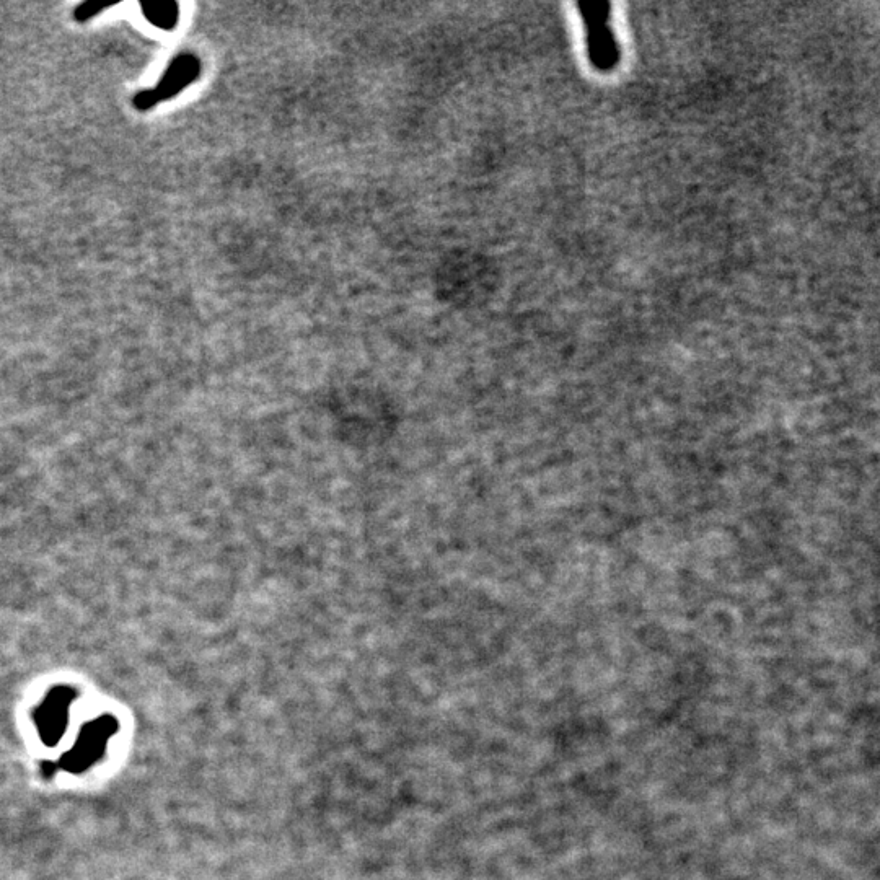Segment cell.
<instances>
[{
	"label": "cell",
	"instance_id": "6da1fadb",
	"mask_svg": "<svg viewBox=\"0 0 880 880\" xmlns=\"http://www.w3.org/2000/svg\"><path fill=\"white\" fill-rule=\"evenodd\" d=\"M119 731V722L111 714H103L100 718L92 719L80 729L79 737L75 740L67 752L54 762H44L41 765L44 778H53L58 773L69 775H82L97 765L105 755L108 742Z\"/></svg>",
	"mask_w": 880,
	"mask_h": 880
},
{
	"label": "cell",
	"instance_id": "7a4b0ae2",
	"mask_svg": "<svg viewBox=\"0 0 880 880\" xmlns=\"http://www.w3.org/2000/svg\"><path fill=\"white\" fill-rule=\"evenodd\" d=\"M77 690L67 685L51 688L33 713L36 731L46 747L54 748L66 734L69 713L77 700Z\"/></svg>",
	"mask_w": 880,
	"mask_h": 880
},
{
	"label": "cell",
	"instance_id": "3957f363",
	"mask_svg": "<svg viewBox=\"0 0 880 880\" xmlns=\"http://www.w3.org/2000/svg\"><path fill=\"white\" fill-rule=\"evenodd\" d=\"M582 15L589 30V53L599 69L608 71L618 61V48L610 25V5L607 2L581 4Z\"/></svg>",
	"mask_w": 880,
	"mask_h": 880
},
{
	"label": "cell",
	"instance_id": "277c9868",
	"mask_svg": "<svg viewBox=\"0 0 880 880\" xmlns=\"http://www.w3.org/2000/svg\"><path fill=\"white\" fill-rule=\"evenodd\" d=\"M199 72H201V64L193 54H181L178 58L173 59L172 64L168 66L167 72L163 74L157 87L152 90H144L134 97V106L139 111L150 110L157 103L165 102L175 97L178 93L196 80Z\"/></svg>",
	"mask_w": 880,
	"mask_h": 880
},
{
	"label": "cell",
	"instance_id": "5b68a950",
	"mask_svg": "<svg viewBox=\"0 0 880 880\" xmlns=\"http://www.w3.org/2000/svg\"><path fill=\"white\" fill-rule=\"evenodd\" d=\"M142 12L146 15L149 22L154 23L157 27L172 30L178 23L180 10L175 2H155V4L142 5Z\"/></svg>",
	"mask_w": 880,
	"mask_h": 880
},
{
	"label": "cell",
	"instance_id": "8992f818",
	"mask_svg": "<svg viewBox=\"0 0 880 880\" xmlns=\"http://www.w3.org/2000/svg\"><path fill=\"white\" fill-rule=\"evenodd\" d=\"M111 5H100L98 2H85L79 5L75 10V20L77 22H87L90 18L97 17L102 14L103 10L110 9Z\"/></svg>",
	"mask_w": 880,
	"mask_h": 880
}]
</instances>
